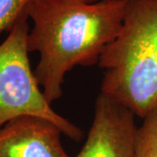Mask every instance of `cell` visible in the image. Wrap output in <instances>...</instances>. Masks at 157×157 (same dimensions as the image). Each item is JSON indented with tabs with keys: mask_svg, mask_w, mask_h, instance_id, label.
Here are the masks:
<instances>
[{
	"mask_svg": "<svg viewBox=\"0 0 157 157\" xmlns=\"http://www.w3.org/2000/svg\"><path fill=\"white\" fill-rule=\"evenodd\" d=\"M128 0H33L25 9L33 22L29 52H37L34 70L43 94L52 103L75 67L99 63L123 23Z\"/></svg>",
	"mask_w": 157,
	"mask_h": 157,
	"instance_id": "cell-1",
	"label": "cell"
},
{
	"mask_svg": "<svg viewBox=\"0 0 157 157\" xmlns=\"http://www.w3.org/2000/svg\"><path fill=\"white\" fill-rule=\"evenodd\" d=\"M98 66L101 94L144 119L157 105V0H128L121 29Z\"/></svg>",
	"mask_w": 157,
	"mask_h": 157,
	"instance_id": "cell-2",
	"label": "cell"
},
{
	"mask_svg": "<svg viewBox=\"0 0 157 157\" xmlns=\"http://www.w3.org/2000/svg\"><path fill=\"white\" fill-rule=\"evenodd\" d=\"M28 19L25 16L18 20L0 45V129L16 118L36 116L54 123L64 135L79 141L81 129L52 109L31 68Z\"/></svg>",
	"mask_w": 157,
	"mask_h": 157,
	"instance_id": "cell-3",
	"label": "cell"
},
{
	"mask_svg": "<svg viewBox=\"0 0 157 157\" xmlns=\"http://www.w3.org/2000/svg\"><path fill=\"white\" fill-rule=\"evenodd\" d=\"M135 116L123 105L100 94L86 140L75 157H134L138 129Z\"/></svg>",
	"mask_w": 157,
	"mask_h": 157,
	"instance_id": "cell-4",
	"label": "cell"
},
{
	"mask_svg": "<svg viewBox=\"0 0 157 157\" xmlns=\"http://www.w3.org/2000/svg\"><path fill=\"white\" fill-rule=\"evenodd\" d=\"M62 131L49 121L21 116L0 129V157H68Z\"/></svg>",
	"mask_w": 157,
	"mask_h": 157,
	"instance_id": "cell-5",
	"label": "cell"
},
{
	"mask_svg": "<svg viewBox=\"0 0 157 157\" xmlns=\"http://www.w3.org/2000/svg\"><path fill=\"white\" fill-rule=\"evenodd\" d=\"M138 127L134 157H157V105Z\"/></svg>",
	"mask_w": 157,
	"mask_h": 157,
	"instance_id": "cell-6",
	"label": "cell"
},
{
	"mask_svg": "<svg viewBox=\"0 0 157 157\" xmlns=\"http://www.w3.org/2000/svg\"><path fill=\"white\" fill-rule=\"evenodd\" d=\"M33 0H0V32H10L16 23L27 16L25 9Z\"/></svg>",
	"mask_w": 157,
	"mask_h": 157,
	"instance_id": "cell-7",
	"label": "cell"
}]
</instances>
